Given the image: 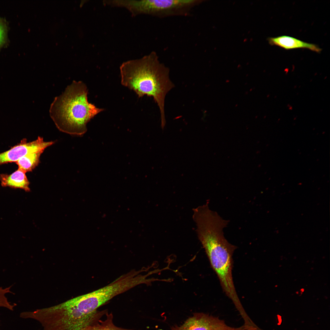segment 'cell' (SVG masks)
<instances>
[{
	"label": "cell",
	"mask_w": 330,
	"mask_h": 330,
	"mask_svg": "<svg viewBox=\"0 0 330 330\" xmlns=\"http://www.w3.org/2000/svg\"><path fill=\"white\" fill-rule=\"evenodd\" d=\"M194 221L199 240L204 248L211 266L215 272L223 291L233 302L240 314L244 309L234 284L232 274L233 255L236 247L225 237L223 229L229 221L215 211H207L197 215Z\"/></svg>",
	"instance_id": "6da1fadb"
},
{
	"label": "cell",
	"mask_w": 330,
	"mask_h": 330,
	"mask_svg": "<svg viewBox=\"0 0 330 330\" xmlns=\"http://www.w3.org/2000/svg\"><path fill=\"white\" fill-rule=\"evenodd\" d=\"M121 83L133 90L139 97H152L160 113L161 126L166 121L164 101L168 92L174 87L169 78V70L160 62L156 52L140 59L123 63L120 67Z\"/></svg>",
	"instance_id": "7a4b0ae2"
},
{
	"label": "cell",
	"mask_w": 330,
	"mask_h": 330,
	"mask_svg": "<svg viewBox=\"0 0 330 330\" xmlns=\"http://www.w3.org/2000/svg\"><path fill=\"white\" fill-rule=\"evenodd\" d=\"M88 92L85 83L74 81L61 95L55 98L50 114L60 130L81 135L87 130V123L103 110L88 102Z\"/></svg>",
	"instance_id": "3957f363"
},
{
	"label": "cell",
	"mask_w": 330,
	"mask_h": 330,
	"mask_svg": "<svg viewBox=\"0 0 330 330\" xmlns=\"http://www.w3.org/2000/svg\"><path fill=\"white\" fill-rule=\"evenodd\" d=\"M197 0H144L122 1L121 7L128 9L134 15L144 14L164 18L173 16H186L201 2Z\"/></svg>",
	"instance_id": "277c9868"
},
{
	"label": "cell",
	"mask_w": 330,
	"mask_h": 330,
	"mask_svg": "<svg viewBox=\"0 0 330 330\" xmlns=\"http://www.w3.org/2000/svg\"><path fill=\"white\" fill-rule=\"evenodd\" d=\"M54 143L53 141H45L38 137L36 140L28 142L24 138L20 143L9 150L0 153V165L8 163L16 162L23 156L30 153L44 152L48 147Z\"/></svg>",
	"instance_id": "5b68a950"
},
{
	"label": "cell",
	"mask_w": 330,
	"mask_h": 330,
	"mask_svg": "<svg viewBox=\"0 0 330 330\" xmlns=\"http://www.w3.org/2000/svg\"><path fill=\"white\" fill-rule=\"evenodd\" d=\"M223 320L208 314L196 313L188 318L182 325H175L171 330H230Z\"/></svg>",
	"instance_id": "8992f818"
},
{
	"label": "cell",
	"mask_w": 330,
	"mask_h": 330,
	"mask_svg": "<svg viewBox=\"0 0 330 330\" xmlns=\"http://www.w3.org/2000/svg\"><path fill=\"white\" fill-rule=\"evenodd\" d=\"M269 43L286 50L299 48L306 49L320 53L322 50L317 45L306 42L299 39L287 35H281L268 38Z\"/></svg>",
	"instance_id": "52a82bcc"
},
{
	"label": "cell",
	"mask_w": 330,
	"mask_h": 330,
	"mask_svg": "<svg viewBox=\"0 0 330 330\" xmlns=\"http://www.w3.org/2000/svg\"><path fill=\"white\" fill-rule=\"evenodd\" d=\"M23 170L18 168L10 174H0L1 185L4 187H9L14 189H20L26 192L30 191V182Z\"/></svg>",
	"instance_id": "ba28073f"
},
{
	"label": "cell",
	"mask_w": 330,
	"mask_h": 330,
	"mask_svg": "<svg viewBox=\"0 0 330 330\" xmlns=\"http://www.w3.org/2000/svg\"><path fill=\"white\" fill-rule=\"evenodd\" d=\"M43 152L30 153L22 157L16 162L18 168L25 173L32 171L39 164L41 155Z\"/></svg>",
	"instance_id": "9c48e42d"
},
{
	"label": "cell",
	"mask_w": 330,
	"mask_h": 330,
	"mask_svg": "<svg viewBox=\"0 0 330 330\" xmlns=\"http://www.w3.org/2000/svg\"><path fill=\"white\" fill-rule=\"evenodd\" d=\"M106 318L104 321L100 319L88 326L83 330H134L122 328L116 326L113 322L112 313L106 314Z\"/></svg>",
	"instance_id": "30bf717a"
},
{
	"label": "cell",
	"mask_w": 330,
	"mask_h": 330,
	"mask_svg": "<svg viewBox=\"0 0 330 330\" xmlns=\"http://www.w3.org/2000/svg\"><path fill=\"white\" fill-rule=\"evenodd\" d=\"M8 291L7 288L0 287V307L7 308L9 305L6 295L8 294Z\"/></svg>",
	"instance_id": "8fae6325"
},
{
	"label": "cell",
	"mask_w": 330,
	"mask_h": 330,
	"mask_svg": "<svg viewBox=\"0 0 330 330\" xmlns=\"http://www.w3.org/2000/svg\"><path fill=\"white\" fill-rule=\"evenodd\" d=\"M6 27L4 23L0 19V47L5 42L6 40Z\"/></svg>",
	"instance_id": "7c38bea8"
},
{
	"label": "cell",
	"mask_w": 330,
	"mask_h": 330,
	"mask_svg": "<svg viewBox=\"0 0 330 330\" xmlns=\"http://www.w3.org/2000/svg\"><path fill=\"white\" fill-rule=\"evenodd\" d=\"M230 330H250L246 328L244 325L237 328L233 327Z\"/></svg>",
	"instance_id": "4fadbf2b"
}]
</instances>
